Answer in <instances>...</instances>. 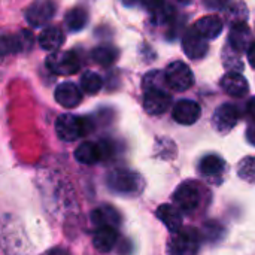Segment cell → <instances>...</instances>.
Wrapping results in <instances>:
<instances>
[{
    "mask_svg": "<svg viewBox=\"0 0 255 255\" xmlns=\"http://www.w3.org/2000/svg\"><path fill=\"white\" fill-rule=\"evenodd\" d=\"M55 131L61 140L73 142L81 136L90 133V121L87 118H79L70 114H64L57 118Z\"/></svg>",
    "mask_w": 255,
    "mask_h": 255,
    "instance_id": "cell-1",
    "label": "cell"
},
{
    "mask_svg": "<svg viewBox=\"0 0 255 255\" xmlns=\"http://www.w3.org/2000/svg\"><path fill=\"white\" fill-rule=\"evenodd\" d=\"M108 185L115 193L131 196V194H137V193L142 191L143 179L136 172L126 170V169H118V170H114V172L109 173Z\"/></svg>",
    "mask_w": 255,
    "mask_h": 255,
    "instance_id": "cell-2",
    "label": "cell"
},
{
    "mask_svg": "<svg viewBox=\"0 0 255 255\" xmlns=\"http://www.w3.org/2000/svg\"><path fill=\"white\" fill-rule=\"evenodd\" d=\"M200 248V238L194 229L179 230L172 235L169 242L170 255H196Z\"/></svg>",
    "mask_w": 255,
    "mask_h": 255,
    "instance_id": "cell-3",
    "label": "cell"
},
{
    "mask_svg": "<svg viewBox=\"0 0 255 255\" xmlns=\"http://www.w3.org/2000/svg\"><path fill=\"white\" fill-rule=\"evenodd\" d=\"M200 199H202V196H200L199 184H196L193 181L182 182L173 193L175 206L185 214L194 212L200 205Z\"/></svg>",
    "mask_w": 255,
    "mask_h": 255,
    "instance_id": "cell-4",
    "label": "cell"
},
{
    "mask_svg": "<svg viewBox=\"0 0 255 255\" xmlns=\"http://www.w3.org/2000/svg\"><path fill=\"white\" fill-rule=\"evenodd\" d=\"M166 84L173 91H185L194 82V75L191 69L182 61H173L167 66L164 72Z\"/></svg>",
    "mask_w": 255,
    "mask_h": 255,
    "instance_id": "cell-5",
    "label": "cell"
},
{
    "mask_svg": "<svg viewBox=\"0 0 255 255\" xmlns=\"http://www.w3.org/2000/svg\"><path fill=\"white\" fill-rule=\"evenodd\" d=\"M48 69L55 75H73L79 70L81 63L75 52L72 51H55L46 58Z\"/></svg>",
    "mask_w": 255,
    "mask_h": 255,
    "instance_id": "cell-6",
    "label": "cell"
},
{
    "mask_svg": "<svg viewBox=\"0 0 255 255\" xmlns=\"http://www.w3.org/2000/svg\"><path fill=\"white\" fill-rule=\"evenodd\" d=\"M57 12V3L54 0H36L25 9V19L33 27H42L48 24Z\"/></svg>",
    "mask_w": 255,
    "mask_h": 255,
    "instance_id": "cell-7",
    "label": "cell"
},
{
    "mask_svg": "<svg viewBox=\"0 0 255 255\" xmlns=\"http://www.w3.org/2000/svg\"><path fill=\"white\" fill-rule=\"evenodd\" d=\"M34 39L28 30L19 31L18 34H3L0 36V57H7L24 49H30Z\"/></svg>",
    "mask_w": 255,
    "mask_h": 255,
    "instance_id": "cell-8",
    "label": "cell"
},
{
    "mask_svg": "<svg viewBox=\"0 0 255 255\" xmlns=\"http://www.w3.org/2000/svg\"><path fill=\"white\" fill-rule=\"evenodd\" d=\"M182 49H184L185 55L188 58H191V60H200V58H203L206 55V52H208V42L194 28V25L191 28H188L187 33L184 34Z\"/></svg>",
    "mask_w": 255,
    "mask_h": 255,
    "instance_id": "cell-9",
    "label": "cell"
},
{
    "mask_svg": "<svg viewBox=\"0 0 255 255\" xmlns=\"http://www.w3.org/2000/svg\"><path fill=\"white\" fill-rule=\"evenodd\" d=\"M238 120H239L238 108L235 105L224 103L215 111L212 117V126L218 133H229L238 124Z\"/></svg>",
    "mask_w": 255,
    "mask_h": 255,
    "instance_id": "cell-10",
    "label": "cell"
},
{
    "mask_svg": "<svg viewBox=\"0 0 255 255\" xmlns=\"http://www.w3.org/2000/svg\"><path fill=\"white\" fill-rule=\"evenodd\" d=\"M172 99L166 90H146L143 96V108L149 115H161L170 108Z\"/></svg>",
    "mask_w": 255,
    "mask_h": 255,
    "instance_id": "cell-11",
    "label": "cell"
},
{
    "mask_svg": "<svg viewBox=\"0 0 255 255\" xmlns=\"http://www.w3.org/2000/svg\"><path fill=\"white\" fill-rule=\"evenodd\" d=\"M172 115L176 123H179L182 126H191L200 118L202 108L199 106V103H196L193 100H179L173 106Z\"/></svg>",
    "mask_w": 255,
    "mask_h": 255,
    "instance_id": "cell-12",
    "label": "cell"
},
{
    "mask_svg": "<svg viewBox=\"0 0 255 255\" xmlns=\"http://www.w3.org/2000/svg\"><path fill=\"white\" fill-rule=\"evenodd\" d=\"M82 100L81 88L73 82H63L55 88V102L63 108H76Z\"/></svg>",
    "mask_w": 255,
    "mask_h": 255,
    "instance_id": "cell-13",
    "label": "cell"
},
{
    "mask_svg": "<svg viewBox=\"0 0 255 255\" xmlns=\"http://www.w3.org/2000/svg\"><path fill=\"white\" fill-rule=\"evenodd\" d=\"M221 88L232 97H244L250 91L248 81L238 72H229L221 79Z\"/></svg>",
    "mask_w": 255,
    "mask_h": 255,
    "instance_id": "cell-14",
    "label": "cell"
},
{
    "mask_svg": "<svg viewBox=\"0 0 255 255\" xmlns=\"http://www.w3.org/2000/svg\"><path fill=\"white\" fill-rule=\"evenodd\" d=\"M229 43L239 52H244L250 48V45L253 43V33L245 21L232 24Z\"/></svg>",
    "mask_w": 255,
    "mask_h": 255,
    "instance_id": "cell-15",
    "label": "cell"
},
{
    "mask_svg": "<svg viewBox=\"0 0 255 255\" xmlns=\"http://www.w3.org/2000/svg\"><path fill=\"white\" fill-rule=\"evenodd\" d=\"M118 241V233L115 230V227L111 226H102L96 230L94 238H93V245L99 253H109L114 250V247L117 245Z\"/></svg>",
    "mask_w": 255,
    "mask_h": 255,
    "instance_id": "cell-16",
    "label": "cell"
},
{
    "mask_svg": "<svg viewBox=\"0 0 255 255\" xmlns=\"http://www.w3.org/2000/svg\"><path fill=\"white\" fill-rule=\"evenodd\" d=\"M157 217L172 235L182 229V215H181V211L176 206L161 205L157 209Z\"/></svg>",
    "mask_w": 255,
    "mask_h": 255,
    "instance_id": "cell-17",
    "label": "cell"
},
{
    "mask_svg": "<svg viewBox=\"0 0 255 255\" xmlns=\"http://www.w3.org/2000/svg\"><path fill=\"white\" fill-rule=\"evenodd\" d=\"M223 21L220 16L217 15H206L202 16L200 19L196 21L194 28L208 40V39H217L220 36V33L223 31Z\"/></svg>",
    "mask_w": 255,
    "mask_h": 255,
    "instance_id": "cell-18",
    "label": "cell"
},
{
    "mask_svg": "<svg viewBox=\"0 0 255 255\" xmlns=\"http://www.w3.org/2000/svg\"><path fill=\"white\" fill-rule=\"evenodd\" d=\"M75 158L81 164H96L103 158L102 146L94 142H84L76 148Z\"/></svg>",
    "mask_w": 255,
    "mask_h": 255,
    "instance_id": "cell-19",
    "label": "cell"
},
{
    "mask_svg": "<svg viewBox=\"0 0 255 255\" xmlns=\"http://www.w3.org/2000/svg\"><path fill=\"white\" fill-rule=\"evenodd\" d=\"M199 170L203 176L206 178H214V176H220L224 173L226 170V161L215 155V154H209L206 157H203L200 160V164H199Z\"/></svg>",
    "mask_w": 255,
    "mask_h": 255,
    "instance_id": "cell-20",
    "label": "cell"
},
{
    "mask_svg": "<svg viewBox=\"0 0 255 255\" xmlns=\"http://www.w3.org/2000/svg\"><path fill=\"white\" fill-rule=\"evenodd\" d=\"M39 45L46 51H57L64 43V34L57 27H48L39 34Z\"/></svg>",
    "mask_w": 255,
    "mask_h": 255,
    "instance_id": "cell-21",
    "label": "cell"
},
{
    "mask_svg": "<svg viewBox=\"0 0 255 255\" xmlns=\"http://www.w3.org/2000/svg\"><path fill=\"white\" fill-rule=\"evenodd\" d=\"M91 57L100 66H111L118 58V49L112 45H99L93 49Z\"/></svg>",
    "mask_w": 255,
    "mask_h": 255,
    "instance_id": "cell-22",
    "label": "cell"
},
{
    "mask_svg": "<svg viewBox=\"0 0 255 255\" xmlns=\"http://www.w3.org/2000/svg\"><path fill=\"white\" fill-rule=\"evenodd\" d=\"M66 25L72 31H79L88 24V12L84 7H73L66 13Z\"/></svg>",
    "mask_w": 255,
    "mask_h": 255,
    "instance_id": "cell-23",
    "label": "cell"
},
{
    "mask_svg": "<svg viewBox=\"0 0 255 255\" xmlns=\"http://www.w3.org/2000/svg\"><path fill=\"white\" fill-rule=\"evenodd\" d=\"M93 218V223L97 224L99 227L102 226H111V227H117L120 224V215L117 214L115 209L112 208H100V209H96L91 215Z\"/></svg>",
    "mask_w": 255,
    "mask_h": 255,
    "instance_id": "cell-24",
    "label": "cell"
},
{
    "mask_svg": "<svg viewBox=\"0 0 255 255\" xmlns=\"http://www.w3.org/2000/svg\"><path fill=\"white\" fill-rule=\"evenodd\" d=\"M223 61H224V67L229 72L241 73L244 69V61L241 58V52L238 49H235L230 43H227L223 51Z\"/></svg>",
    "mask_w": 255,
    "mask_h": 255,
    "instance_id": "cell-25",
    "label": "cell"
},
{
    "mask_svg": "<svg viewBox=\"0 0 255 255\" xmlns=\"http://www.w3.org/2000/svg\"><path fill=\"white\" fill-rule=\"evenodd\" d=\"M81 87L87 94H96L103 87V79L94 72H85L81 78Z\"/></svg>",
    "mask_w": 255,
    "mask_h": 255,
    "instance_id": "cell-26",
    "label": "cell"
},
{
    "mask_svg": "<svg viewBox=\"0 0 255 255\" xmlns=\"http://www.w3.org/2000/svg\"><path fill=\"white\" fill-rule=\"evenodd\" d=\"M151 15H152V21L157 25H164V24H170L175 19V9L169 3L164 1L155 10H152Z\"/></svg>",
    "mask_w": 255,
    "mask_h": 255,
    "instance_id": "cell-27",
    "label": "cell"
},
{
    "mask_svg": "<svg viewBox=\"0 0 255 255\" xmlns=\"http://www.w3.org/2000/svg\"><path fill=\"white\" fill-rule=\"evenodd\" d=\"M166 78L160 70H152L143 78V90H166Z\"/></svg>",
    "mask_w": 255,
    "mask_h": 255,
    "instance_id": "cell-28",
    "label": "cell"
},
{
    "mask_svg": "<svg viewBox=\"0 0 255 255\" xmlns=\"http://www.w3.org/2000/svg\"><path fill=\"white\" fill-rule=\"evenodd\" d=\"M238 175L241 179L255 184V157H245L238 166Z\"/></svg>",
    "mask_w": 255,
    "mask_h": 255,
    "instance_id": "cell-29",
    "label": "cell"
},
{
    "mask_svg": "<svg viewBox=\"0 0 255 255\" xmlns=\"http://www.w3.org/2000/svg\"><path fill=\"white\" fill-rule=\"evenodd\" d=\"M232 0H205V4L209 7V9H214V10H218V9H224Z\"/></svg>",
    "mask_w": 255,
    "mask_h": 255,
    "instance_id": "cell-30",
    "label": "cell"
},
{
    "mask_svg": "<svg viewBox=\"0 0 255 255\" xmlns=\"http://www.w3.org/2000/svg\"><path fill=\"white\" fill-rule=\"evenodd\" d=\"M140 1L143 3V6H145L149 12L155 10L158 6H161V4L164 3V0H140Z\"/></svg>",
    "mask_w": 255,
    "mask_h": 255,
    "instance_id": "cell-31",
    "label": "cell"
},
{
    "mask_svg": "<svg viewBox=\"0 0 255 255\" xmlns=\"http://www.w3.org/2000/svg\"><path fill=\"white\" fill-rule=\"evenodd\" d=\"M247 55H248L250 64L255 69V42H253V43L250 45V48L247 49Z\"/></svg>",
    "mask_w": 255,
    "mask_h": 255,
    "instance_id": "cell-32",
    "label": "cell"
},
{
    "mask_svg": "<svg viewBox=\"0 0 255 255\" xmlns=\"http://www.w3.org/2000/svg\"><path fill=\"white\" fill-rule=\"evenodd\" d=\"M247 139L250 143H253L255 146V121L253 124H250L248 130H247Z\"/></svg>",
    "mask_w": 255,
    "mask_h": 255,
    "instance_id": "cell-33",
    "label": "cell"
},
{
    "mask_svg": "<svg viewBox=\"0 0 255 255\" xmlns=\"http://www.w3.org/2000/svg\"><path fill=\"white\" fill-rule=\"evenodd\" d=\"M247 111H248L250 117L255 121V97L250 100V103H248V106H247Z\"/></svg>",
    "mask_w": 255,
    "mask_h": 255,
    "instance_id": "cell-34",
    "label": "cell"
},
{
    "mask_svg": "<svg viewBox=\"0 0 255 255\" xmlns=\"http://www.w3.org/2000/svg\"><path fill=\"white\" fill-rule=\"evenodd\" d=\"M48 255H69V253L63 248H54L48 253Z\"/></svg>",
    "mask_w": 255,
    "mask_h": 255,
    "instance_id": "cell-35",
    "label": "cell"
},
{
    "mask_svg": "<svg viewBox=\"0 0 255 255\" xmlns=\"http://www.w3.org/2000/svg\"><path fill=\"white\" fill-rule=\"evenodd\" d=\"M123 4H126V6H134L136 3H139L140 0H120Z\"/></svg>",
    "mask_w": 255,
    "mask_h": 255,
    "instance_id": "cell-36",
    "label": "cell"
},
{
    "mask_svg": "<svg viewBox=\"0 0 255 255\" xmlns=\"http://www.w3.org/2000/svg\"><path fill=\"white\" fill-rule=\"evenodd\" d=\"M178 1H179V3H190L191 0H178Z\"/></svg>",
    "mask_w": 255,
    "mask_h": 255,
    "instance_id": "cell-37",
    "label": "cell"
}]
</instances>
